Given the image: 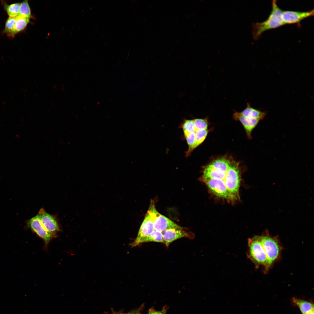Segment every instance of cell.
<instances>
[{
  "label": "cell",
  "mask_w": 314,
  "mask_h": 314,
  "mask_svg": "<svg viewBox=\"0 0 314 314\" xmlns=\"http://www.w3.org/2000/svg\"></svg>",
  "instance_id": "obj_28"
},
{
  "label": "cell",
  "mask_w": 314,
  "mask_h": 314,
  "mask_svg": "<svg viewBox=\"0 0 314 314\" xmlns=\"http://www.w3.org/2000/svg\"><path fill=\"white\" fill-rule=\"evenodd\" d=\"M308 314H314V310L311 311Z\"/></svg>",
  "instance_id": "obj_27"
},
{
  "label": "cell",
  "mask_w": 314,
  "mask_h": 314,
  "mask_svg": "<svg viewBox=\"0 0 314 314\" xmlns=\"http://www.w3.org/2000/svg\"><path fill=\"white\" fill-rule=\"evenodd\" d=\"M248 245V249L247 253V257L255 265L256 268H258L261 266L264 269L267 265V258L260 241L259 236H255L249 238Z\"/></svg>",
  "instance_id": "obj_3"
},
{
  "label": "cell",
  "mask_w": 314,
  "mask_h": 314,
  "mask_svg": "<svg viewBox=\"0 0 314 314\" xmlns=\"http://www.w3.org/2000/svg\"><path fill=\"white\" fill-rule=\"evenodd\" d=\"M233 117L235 120L241 122L245 129L248 138L251 139L252 131L260 120L256 118L243 116L238 112H235Z\"/></svg>",
  "instance_id": "obj_11"
},
{
  "label": "cell",
  "mask_w": 314,
  "mask_h": 314,
  "mask_svg": "<svg viewBox=\"0 0 314 314\" xmlns=\"http://www.w3.org/2000/svg\"><path fill=\"white\" fill-rule=\"evenodd\" d=\"M239 165L238 163L234 160L231 161L224 181L228 190L236 200L239 197L240 175Z\"/></svg>",
  "instance_id": "obj_4"
},
{
  "label": "cell",
  "mask_w": 314,
  "mask_h": 314,
  "mask_svg": "<svg viewBox=\"0 0 314 314\" xmlns=\"http://www.w3.org/2000/svg\"><path fill=\"white\" fill-rule=\"evenodd\" d=\"M38 215L43 226L52 235L59 230L58 222L55 217L47 213L43 208L40 210Z\"/></svg>",
  "instance_id": "obj_10"
},
{
  "label": "cell",
  "mask_w": 314,
  "mask_h": 314,
  "mask_svg": "<svg viewBox=\"0 0 314 314\" xmlns=\"http://www.w3.org/2000/svg\"><path fill=\"white\" fill-rule=\"evenodd\" d=\"M18 16L9 17L6 22L3 33L6 34L8 37H11Z\"/></svg>",
  "instance_id": "obj_19"
},
{
  "label": "cell",
  "mask_w": 314,
  "mask_h": 314,
  "mask_svg": "<svg viewBox=\"0 0 314 314\" xmlns=\"http://www.w3.org/2000/svg\"><path fill=\"white\" fill-rule=\"evenodd\" d=\"M147 314H166V312L163 310L160 311H151Z\"/></svg>",
  "instance_id": "obj_26"
},
{
  "label": "cell",
  "mask_w": 314,
  "mask_h": 314,
  "mask_svg": "<svg viewBox=\"0 0 314 314\" xmlns=\"http://www.w3.org/2000/svg\"><path fill=\"white\" fill-rule=\"evenodd\" d=\"M291 301L292 304L298 308L302 314H308L314 310V304L312 301L293 297Z\"/></svg>",
  "instance_id": "obj_13"
},
{
  "label": "cell",
  "mask_w": 314,
  "mask_h": 314,
  "mask_svg": "<svg viewBox=\"0 0 314 314\" xmlns=\"http://www.w3.org/2000/svg\"><path fill=\"white\" fill-rule=\"evenodd\" d=\"M231 161L226 158H220L213 160L207 166L215 170L226 172L229 168Z\"/></svg>",
  "instance_id": "obj_15"
},
{
  "label": "cell",
  "mask_w": 314,
  "mask_h": 314,
  "mask_svg": "<svg viewBox=\"0 0 314 314\" xmlns=\"http://www.w3.org/2000/svg\"><path fill=\"white\" fill-rule=\"evenodd\" d=\"M148 242H155L164 244L162 233L154 230L150 235L141 241L140 244Z\"/></svg>",
  "instance_id": "obj_18"
},
{
  "label": "cell",
  "mask_w": 314,
  "mask_h": 314,
  "mask_svg": "<svg viewBox=\"0 0 314 314\" xmlns=\"http://www.w3.org/2000/svg\"><path fill=\"white\" fill-rule=\"evenodd\" d=\"M201 179L215 195L228 200H236L229 192L224 181L222 180L214 178H201Z\"/></svg>",
  "instance_id": "obj_5"
},
{
  "label": "cell",
  "mask_w": 314,
  "mask_h": 314,
  "mask_svg": "<svg viewBox=\"0 0 314 314\" xmlns=\"http://www.w3.org/2000/svg\"><path fill=\"white\" fill-rule=\"evenodd\" d=\"M26 225L42 238L45 243L47 244L49 242L52 235L43 226L38 214L27 221Z\"/></svg>",
  "instance_id": "obj_9"
},
{
  "label": "cell",
  "mask_w": 314,
  "mask_h": 314,
  "mask_svg": "<svg viewBox=\"0 0 314 314\" xmlns=\"http://www.w3.org/2000/svg\"><path fill=\"white\" fill-rule=\"evenodd\" d=\"M185 228L181 226L179 227L168 229L162 232L164 243L167 247L170 244L179 239L183 238H188L193 239L195 237L193 233L185 229Z\"/></svg>",
  "instance_id": "obj_7"
},
{
  "label": "cell",
  "mask_w": 314,
  "mask_h": 314,
  "mask_svg": "<svg viewBox=\"0 0 314 314\" xmlns=\"http://www.w3.org/2000/svg\"><path fill=\"white\" fill-rule=\"evenodd\" d=\"M240 113L243 116L256 118L260 120L265 118L267 113L266 112L262 111L252 107L249 103L247 104L246 108Z\"/></svg>",
  "instance_id": "obj_14"
},
{
  "label": "cell",
  "mask_w": 314,
  "mask_h": 314,
  "mask_svg": "<svg viewBox=\"0 0 314 314\" xmlns=\"http://www.w3.org/2000/svg\"><path fill=\"white\" fill-rule=\"evenodd\" d=\"M141 309L139 308L136 310H133L128 313H125L122 312L113 311L110 313H106L104 314H140V313Z\"/></svg>",
  "instance_id": "obj_25"
},
{
  "label": "cell",
  "mask_w": 314,
  "mask_h": 314,
  "mask_svg": "<svg viewBox=\"0 0 314 314\" xmlns=\"http://www.w3.org/2000/svg\"><path fill=\"white\" fill-rule=\"evenodd\" d=\"M283 10L278 6L276 1L272 2V10L268 18L265 21L257 22L252 26V32L253 38L258 39L265 31L285 25L282 17Z\"/></svg>",
  "instance_id": "obj_2"
},
{
  "label": "cell",
  "mask_w": 314,
  "mask_h": 314,
  "mask_svg": "<svg viewBox=\"0 0 314 314\" xmlns=\"http://www.w3.org/2000/svg\"><path fill=\"white\" fill-rule=\"evenodd\" d=\"M189 148L186 153V156H188L192 152V149L195 142L196 133L193 132L185 136Z\"/></svg>",
  "instance_id": "obj_23"
},
{
  "label": "cell",
  "mask_w": 314,
  "mask_h": 314,
  "mask_svg": "<svg viewBox=\"0 0 314 314\" xmlns=\"http://www.w3.org/2000/svg\"><path fill=\"white\" fill-rule=\"evenodd\" d=\"M182 128L184 136L189 133L196 131L194 123V119H185L182 124Z\"/></svg>",
  "instance_id": "obj_21"
},
{
  "label": "cell",
  "mask_w": 314,
  "mask_h": 314,
  "mask_svg": "<svg viewBox=\"0 0 314 314\" xmlns=\"http://www.w3.org/2000/svg\"><path fill=\"white\" fill-rule=\"evenodd\" d=\"M19 15L29 19L31 17V9L27 0H24L21 3Z\"/></svg>",
  "instance_id": "obj_22"
},
{
  "label": "cell",
  "mask_w": 314,
  "mask_h": 314,
  "mask_svg": "<svg viewBox=\"0 0 314 314\" xmlns=\"http://www.w3.org/2000/svg\"><path fill=\"white\" fill-rule=\"evenodd\" d=\"M154 214L148 210L140 228L137 237L131 244L132 247L140 245L141 241L154 230Z\"/></svg>",
  "instance_id": "obj_6"
},
{
  "label": "cell",
  "mask_w": 314,
  "mask_h": 314,
  "mask_svg": "<svg viewBox=\"0 0 314 314\" xmlns=\"http://www.w3.org/2000/svg\"><path fill=\"white\" fill-rule=\"evenodd\" d=\"M207 129L198 130L195 131L196 139L195 144L193 147L192 151L204 141L208 133Z\"/></svg>",
  "instance_id": "obj_20"
},
{
  "label": "cell",
  "mask_w": 314,
  "mask_h": 314,
  "mask_svg": "<svg viewBox=\"0 0 314 314\" xmlns=\"http://www.w3.org/2000/svg\"><path fill=\"white\" fill-rule=\"evenodd\" d=\"M314 15V9L308 11L283 10L282 19L284 24L299 23L308 17Z\"/></svg>",
  "instance_id": "obj_8"
},
{
  "label": "cell",
  "mask_w": 314,
  "mask_h": 314,
  "mask_svg": "<svg viewBox=\"0 0 314 314\" xmlns=\"http://www.w3.org/2000/svg\"><path fill=\"white\" fill-rule=\"evenodd\" d=\"M154 226L155 230L162 233L168 229L181 226L157 211L155 215Z\"/></svg>",
  "instance_id": "obj_12"
},
{
  "label": "cell",
  "mask_w": 314,
  "mask_h": 314,
  "mask_svg": "<svg viewBox=\"0 0 314 314\" xmlns=\"http://www.w3.org/2000/svg\"><path fill=\"white\" fill-rule=\"evenodd\" d=\"M21 3H15L8 4L5 2L3 7L9 17H16L19 15Z\"/></svg>",
  "instance_id": "obj_17"
},
{
  "label": "cell",
  "mask_w": 314,
  "mask_h": 314,
  "mask_svg": "<svg viewBox=\"0 0 314 314\" xmlns=\"http://www.w3.org/2000/svg\"><path fill=\"white\" fill-rule=\"evenodd\" d=\"M29 22V19L18 15L16 21L11 37H14L16 34L24 30Z\"/></svg>",
  "instance_id": "obj_16"
},
{
  "label": "cell",
  "mask_w": 314,
  "mask_h": 314,
  "mask_svg": "<svg viewBox=\"0 0 314 314\" xmlns=\"http://www.w3.org/2000/svg\"><path fill=\"white\" fill-rule=\"evenodd\" d=\"M259 237L267 258V265L263 270V272L266 273L280 258L282 247L278 236L270 235L267 229L261 235L259 236Z\"/></svg>",
  "instance_id": "obj_1"
},
{
  "label": "cell",
  "mask_w": 314,
  "mask_h": 314,
  "mask_svg": "<svg viewBox=\"0 0 314 314\" xmlns=\"http://www.w3.org/2000/svg\"><path fill=\"white\" fill-rule=\"evenodd\" d=\"M194 123L196 131L198 130L207 129L208 126L207 118L194 119Z\"/></svg>",
  "instance_id": "obj_24"
}]
</instances>
